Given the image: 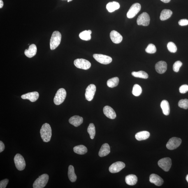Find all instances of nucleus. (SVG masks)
Here are the masks:
<instances>
[{"label": "nucleus", "instance_id": "obj_1", "mask_svg": "<svg viewBox=\"0 0 188 188\" xmlns=\"http://www.w3.org/2000/svg\"><path fill=\"white\" fill-rule=\"evenodd\" d=\"M40 134L42 139L44 142L50 141L52 136V129L50 124L45 123L42 125L40 130Z\"/></svg>", "mask_w": 188, "mask_h": 188}, {"label": "nucleus", "instance_id": "obj_2", "mask_svg": "<svg viewBox=\"0 0 188 188\" xmlns=\"http://www.w3.org/2000/svg\"><path fill=\"white\" fill-rule=\"evenodd\" d=\"M61 35L58 31H55L53 33L50 41L51 50H54L58 46L60 43Z\"/></svg>", "mask_w": 188, "mask_h": 188}, {"label": "nucleus", "instance_id": "obj_3", "mask_svg": "<svg viewBox=\"0 0 188 188\" xmlns=\"http://www.w3.org/2000/svg\"><path fill=\"white\" fill-rule=\"evenodd\" d=\"M49 180V175L47 174H43L40 176L35 180L33 184L34 188H43L46 185Z\"/></svg>", "mask_w": 188, "mask_h": 188}, {"label": "nucleus", "instance_id": "obj_4", "mask_svg": "<svg viewBox=\"0 0 188 188\" xmlns=\"http://www.w3.org/2000/svg\"><path fill=\"white\" fill-rule=\"evenodd\" d=\"M66 91L64 89H60L58 90L54 98L55 104L59 105L64 102L66 96Z\"/></svg>", "mask_w": 188, "mask_h": 188}, {"label": "nucleus", "instance_id": "obj_5", "mask_svg": "<svg viewBox=\"0 0 188 188\" xmlns=\"http://www.w3.org/2000/svg\"><path fill=\"white\" fill-rule=\"evenodd\" d=\"M16 167L19 171H22L25 169L26 166L25 160L23 156L19 154H17L14 159Z\"/></svg>", "mask_w": 188, "mask_h": 188}, {"label": "nucleus", "instance_id": "obj_6", "mask_svg": "<svg viewBox=\"0 0 188 188\" xmlns=\"http://www.w3.org/2000/svg\"><path fill=\"white\" fill-rule=\"evenodd\" d=\"M76 67L79 69L87 70L90 68L91 64L89 61L83 59H77L74 61Z\"/></svg>", "mask_w": 188, "mask_h": 188}, {"label": "nucleus", "instance_id": "obj_7", "mask_svg": "<svg viewBox=\"0 0 188 188\" xmlns=\"http://www.w3.org/2000/svg\"><path fill=\"white\" fill-rule=\"evenodd\" d=\"M158 164L160 167L164 171H168L171 167V160L169 157L163 158L158 161Z\"/></svg>", "mask_w": 188, "mask_h": 188}, {"label": "nucleus", "instance_id": "obj_8", "mask_svg": "<svg viewBox=\"0 0 188 188\" xmlns=\"http://www.w3.org/2000/svg\"><path fill=\"white\" fill-rule=\"evenodd\" d=\"M181 143L182 140L180 138L174 137L169 140L166 144V147L170 150H175L178 148Z\"/></svg>", "mask_w": 188, "mask_h": 188}, {"label": "nucleus", "instance_id": "obj_9", "mask_svg": "<svg viewBox=\"0 0 188 188\" xmlns=\"http://www.w3.org/2000/svg\"><path fill=\"white\" fill-rule=\"evenodd\" d=\"M150 17L148 14L146 12H143L139 16L137 19V24L138 25L147 26L150 24Z\"/></svg>", "mask_w": 188, "mask_h": 188}, {"label": "nucleus", "instance_id": "obj_10", "mask_svg": "<svg viewBox=\"0 0 188 188\" xmlns=\"http://www.w3.org/2000/svg\"><path fill=\"white\" fill-rule=\"evenodd\" d=\"M141 5L139 3H135L132 5L127 13V17L129 19L133 18L136 16L141 10Z\"/></svg>", "mask_w": 188, "mask_h": 188}, {"label": "nucleus", "instance_id": "obj_11", "mask_svg": "<svg viewBox=\"0 0 188 188\" xmlns=\"http://www.w3.org/2000/svg\"><path fill=\"white\" fill-rule=\"evenodd\" d=\"M93 57L96 61L103 64L108 65L112 61L111 57L103 54H95L93 55Z\"/></svg>", "mask_w": 188, "mask_h": 188}, {"label": "nucleus", "instance_id": "obj_12", "mask_svg": "<svg viewBox=\"0 0 188 188\" xmlns=\"http://www.w3.org/2000/svg\"><path fill=\"white\" fill-rule=\"evenodd\" d=\"M96 90V86L94 84L89 85L86 89L85 96L86 99L88 101H92L94 98Z\"/></svg>", "mask_w": 188, "mask_h": 188}, {"label": "nucleus", "instance_id": "obj_13", "mask_svg": "<svg viewBox=\"0 0 188 188\" xmlns=\"http://www.w3.org/2000/svg\"><path fill=\"white\" fill-rule=\"evenodd\" d=\"M126 165L122 162H117L113 163L110 167L109 170L112 173H117L125 168Z\"/></svg>", "mask_w": 188, "mask_h": 188}, {"label": "nucleus", "instance_id": "obj_14", "mask_svg": "<svg viewBox=\"0 0 188 188\" xmlns=\"http://www.w3.org/2000/svg\"><path fill=\"white\" fill-rule=\"evenodd\" d=\"M39 96V94L37 92H33L27 93V94L22 95L21 96L22 99H28L32 102H34L38 99Z\"/></svg>", "mask_w": 188, "mask_h": 188}, {"label": "nucleus", "instance_id": "obj_15", "mask_svg": "<svg viewBox=\"0 0 188 188\" xmlns=\"http://www.w3.org/2000/svg\"><path fill=\"white\" fill-rule=\"evenodd\" d=\"M167 68V65L164 61L158 62L155 65V69L156 71L160 74H162L166 72Z\"/></svg>", "mask_w": 188, "mask_h": 188}, {"label": "nucleus", "instance_id": "obj_16", "mask_svg": "<svg viewBox=\"0 0 188 188\" xmlns=\"http://www.w3.org/2000/svg\"><path fill=\"white\" fill-rule=\"evenodd\" d=\"M103 112L105 115L108 118L114 119L117 117L115 111L109 106H105L103 108Z\"/></svg>", "mask_w": 188, "mask_h": 188}, {"label": "nucleus", "instance_id": "obj_17", "mask_svg": "<svg viewBox=\"0 0 188 188\" xmlns=\"http://www.w3.org/2000/svg\"><path fill=\"white\" fill-rule=\"evenodd\" d=\"M110 37L112 41L115 44H119L122 41L123 37L119 33L115 31H113L110 33Z\"/></svg>", "mask_w": 188, "mask_h": 188}, {"label": "nucleus", "instance_id": "obj_18", "mask_svg": "<svg viewBox=\"0 0 188 188\" xmlns=\"http://www.w3.org/2000/svg\"><path fill=\"white\" fill-rule=\"evenodd\" d=\"M150 181L151 183L154 184L157 186L162 185L164 182L163 179L155 174H152L150 176Z\"/></svg>", "mask_w": 188, "mask_h": 188}, {"label": "nucleus", "instance_id": "obj_19", "mask_svg": "<svg viewBox=\"0 0 188 188\" xmlns=\"http://www.w3.org/2000/svg\"><path fill=\"white\" fill-rule=\"evenodd\" d=\"M37 52V48L36 45L32 44L29 46L28 49H26L24 51V54L27 57L31 58L36 55Z\"/></svg>", "mask_w": 188, "mask_h": 188}, {"label": "nucleus", "instance_id": "obj_20", "mask_svg": "<svg viewBox=\"0 0 188 188\" xmlns=\"http://www.w3.org/2000/svg\"><path fill=\"white\" fill-rule=\"evenodd\" d=\"M83 118L79 116L75 115L70 118L69 122L70 124L77 127L80 126L83 122Z\"/></svg>", "mask_w": 188, "mask_h": 188}, {"label": "nucleus", "instance_id": "obj_21", "mask_svg": "<svg viewBox=\"0 0 188 188\" xmlns=\"http://www.w3.org/2000/svg\"><path fill=\"white\" fill-rule=\"evenodd\" d=\"M110 147L108 144H103L99 152V155L100 157H103L106 156L110 153Z\"/></svg>", "mask_w": 188, "mask_h": 188}, {"label": "nucleus", "instance_id": "obj_22", "mask_svg": "<svg viewBox=\"0 0 188 188\" xmlns=\"http://www.w3.org/2000/svg\"><path fill=\"white\" fill-rule=\"evenodd\" d=\"M150 136V133L147 131H142L137 133L135 135V138L138 141L147 139Z\"/></svg>", "mask_w": 188, "mask_h": 188}, {"label": "nucleus", "instance_id": "obj_23", "mask_svg": "<svg viewBox=\"0 0 188 188\" xmlns=\"http://www.w3.org/2000/svg\"><path fill=\"white\" fill-rule=\"evenodd\" d=\"M120 8L119 3L116 1L110 2L106 5V8L109 12L112 13Z\"/></svg>", "mask_w": 188, "mask_h": 188}, {"label": "nucleus", "instance_id": "obj_24", "mask_svg": "<svg viewBox=\"0 0 188 188\" xmlns=\"http://www.w3.org/2000/svg\"><path fill=\"white\" fill-rule=\"evenodd\" d=\"M161 107L163 113L165 115H169L170 112V108L169 103L166 100H163L161 103Z\"/></svg>", "mask_w": 188, "mask_h": 188}, {"label": "nucleus", "instance_id": "obj_25", "mask_svg": "<svg viewBox=\"0 0 188 188\" xmlns=\"http://www.w3.org/2000/svg\"><path fill=\"white\" fill-rule=\"evenodd\" d=\"M125 181L128 185H134L136 184L138 181L137 177L134 175H129L126 177Z\"/></svg>", "mask_w": 188, "mask_h": 188}, {"label": "nucleus", "instance_id": "obj_26", "mask_svg": "<svg viewBox=\"0 0 188 188\" xmlns=\"http://www.w3.org/2000/svg\"><path fill=\"white\" fill-rule=\"evenodd\" d=\"M68 177L71 182H74L77 180V176L75 173L74 168L72 165H70L68 167Z\"/></svg>", "mask_w": 188, "mask_h": 188}, {"label": "nucleus", "instance_id": "obj_27", "mask_svg": "<svg viewBox=\"0 0 188 188\" xmlns=\"http://www.w3.org/2000/svg\"><path fill=\"white\" fill-rule=\"evenodd\" d=\"M173 14V12L170 10L164 9L161 13L160 19L162 21H164L169 19Z\"/></svg>", "mask_w": 188, "mask_h": 188}, {"label": "nucleus", "instance_id": "obj_28", "mask_svg": "<svg viewBox=\"0 0 188 188\" xmlns=\"http://www.w3.org/2000/svg\"><path fill=\"white\" fill-rule=\"evenodd\" d=\"M74 152L77 154L83 155L87 152V149L85 146L83 145L77 146L73 148Z\"/></svg>", "mask_w": 188, "mask_h": 188}, {"label": "nucleus", "instance_id": "obj_29", "mask_svg": "<svg viewBox=\"0 0 188 188\" xmlns=\"http://www.w3.org/2000/svg\"><path fill=\"white\" fill-rule=\"evenodd\" d=\"M92 31L91 30L85 31L81 32L79 34V37L81 39L84 40H90L91 39V34Z\"/></svg>", "mask_w": 188, "mask_h": 188}, {"label": "nucleus", "instance_id": "obj_30", "mask_svg": "<svg viewBox=\"0 0 188 188\" xmlns=\"http://www.w3.org/2000/svg\"><path fill=\"white\" fill-rule=\"evenodd\" d=\"M119 82V79L118 77H113L109 79L107 82V85L109 87L113 88L117 87L118 85Z\"/></svg>", "mask_w": 188, "mask_h": 188}, {"label": "nucleus", "instance_id": "obj_31", "mask_svg": "<svg viewBox=\"0 0 188 188\" xmlns=\"http://www.w3.org/2000/svg\"><path fill=\"white\" fill-rule=\"evenodd\" d=\"M132 75L135 77L144 79L148 78V74L145 71H133L132 73Z\"/></svg>", "mask_w": 188, "mask_h": 188}, {"label": "nucleus", "instance_id": "obj_32", "mask_svg": "<svg viewBox=\"0 0 188 188\" xmlns=\"http://www.w3.org/2000/svg\"><path fill=\"white\" fill-rule=\"evenodd\" d=\"M87 132L89 135L91 139H93L96 135V129L94 124L90 123L87 128Z\"/></svg>", "mask_w": 188, "mask_h": 188}, {"label": "nucleus", "instance_id": "obj_33", "mask_svg": "<svg viewBox=\"0 0 188 188\" xmlns=\"http://www.w3.org/2000/svg\"><path fill=\"white\" fill-rule=\"evenodd\" d=\"M142 89L140 86L138 84H135L133 87L132 94L135 96H138L141 94Z\"/></svg>", "mask_w": 188, "mask_h": 188}, {"label": "nucleus", "instance_id": "obj_34", "mask_svg": "<svg viewBox=\"0 0 188 188\" xmlns=\"http://www.w3.org/2000/svg\"><path fill=\"white\" fill-rule=\"evenodd\" d=\"M145 51L147 53L153 54L155 53L156 51V47L153 44H150L146 49Z\"/></svg>", "mask_w": 188, "mask_h": 188}, {"label": "nucleus", "instance_id": "obj_35", "mask_svg": "<svg viewBox=\"0 0 188 188\" xmlns=\"http://www.w3.org/2000/svg\"><path fill=\"white\" fill-rule=\"evenodd\" d=\"M178 105L181 108L187 110L188 108V100L187 99H181L179 101Z\"/></svg>", "mask_w": 188, "mask_h": 188}, {"label": "nucleus", "instance_id": "obj_36", "mask_svg": "<svg viewBox=\"0 0 188 188\" xmlns=\"http://www.w3.org/2000/svg\"><path fill=\"white\" fill-rule=\"evenodd\" d=\"M167 48L169 51L170 52L174 53L176 52L177 51V47L176 45L173 42H169L168 44Z\"/></svg>", "mask_w": 188, "mask_h": 188}, {"label": "nucleus", "instance_id": "obj_37", "mask_svg": "<svg viewBox=\"0 0 188 188\" xmlns=\"http://www.w3.org/2000/svg\"><path fill=\"white\" fill-rule=\"evenodd\" d=\"M182 63L180 61H177L173 65V69L175 72H178L182 65Z\"/></svg>", "mask_w": 188, "mask_h": 188}, {"label": "nucleus", "instance_id": "obj_38", "mask_svg": "<svg viewBox=\"0 0 188 188\" xmlns=\"http://www.w3.org/2000/svg\"><path fill=\"white\" fill-rule=\"evenodd\" d=\"M179 91L181 94H185L188 91V85L186 84H184V85L180 86V89H179Z\"/></svg>", "mask_w": 188, "mask_h": 188}, {"label": "nucleus", "instance_id": "obj_39", "mask_svg": "<svg viewBox=\"0 0 188 188\" xmlns=\"http://www.w3.org/2000/svg\"><path fill=\"white\" fill-rule=\"evenodd\" d=\"M9 180L8 179H6L2 180H1L0 182V188H5L8 183Z\"/></svg>", "mask_w": 188, "mask_h": 188}, {"label": "nucleus", "instance_id": "obj_40", "mask_svg": "<svg viewBox=\"0 0 188 188\" xmlns=\"http://www.w3.org/2000/svg\"><path fill=\"white\" fill-rule=\"evenodd\" d=\"M179 25L181 26H185L188 25V20L186 19H182L178 22Z\"/></svg>", "mask_w": 188, "mask_h": 188}, {"label": "nucleus", "instance_id": "obj_41", "mask_svg": "<svg viewBox=\"0 0 188 188\" xmlns=\"http://www.w3.org/2000/svg\"><path fill=\"white\" fill-rule=\"evenodd\" d=\"M5 148L4 144L2 142L0 141V153H1L4 150Z\"/></svg>", "mask_w": 188, "mask_h": 188}, {"label": "nucleus", "instance_id": "obj_42", "mask_svg": "<svg viewBox=\"0 0 188 188\" xmlns=\"http://www.w3.org/2000/svg\"><path fill=\"white\" fill-rule=\"evenodd\" d=\"M3 3L2 0H0V8H3Z\"/></svg>", "mask_w": 188, "mask_h": 188}, {"label": "nucleus", "instance_id": "obj_43", "mask_svg": "<svg viewBox=\"0 0 188 188\" xmlns=\"http://www.w3.org/2000/svg\"><path fill=\"white\" fill-rule=\"evenodd\" d=\"M164 3H168L171 1V0H161Z\"/></svg>", "mask_w": 188, "mask_h": 188}, {"label": "nucleus", "instance_id": "obj_44", "mask_svg": "<svg viewBox=\"0 0 188 188\" xmlns=\"http://www.w3.org/2000/svg\"><path fill=\"white\" fill-rule=\"evenodd\" d=\"M186 180H187V181L188 182V174L187 176V177H186Z\"/></svg>", "mask_w": 188, "mask_h": 188}, {"label": "nucleus", "instance_id": "obj_45", "mask_svg": "<svg viewBox=\"0 0 188 188\" xmlns=\"http://www.w3.org/2000/svg\"><path fill=\"white\" fill-rule=\"evenodd\" d=\"M62 1H66V0H62ZM67 1L68 2H69V1H72L73 0H67Z\"/></svg>", "mask_w": 188, "mask_h": 188}]
</instances>
